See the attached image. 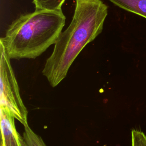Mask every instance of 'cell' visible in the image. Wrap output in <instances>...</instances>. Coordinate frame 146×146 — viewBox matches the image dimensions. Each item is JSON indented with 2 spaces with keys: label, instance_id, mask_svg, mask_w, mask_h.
Here are the masks:
<instances>
[{
  "label": "cell",
  "instance_id": "obj_3",
  "mask_svg": "<svg viewBox=\"0 0 146 146\" xmlns=\"http://www.w3.org/2000/svg\"><path fill=\"white\" fill-rule=\"evenodd\" d=\"M0 107L5 108L24 126L28 125L27 110L3 42L0 40Z\"/></svg>",
  "mask_w": 146,
  "mask_h": 146
},
{
  "label": "cell",
  "instance_id": "obj_2",
  "mask_svg": "<svg viewBox=\"0 0 146 146\" xmlns=\"http://www.w3.org/2000/svg\"><path fill=\"white\" fill-rule=\"evenodd\" d=\"M65 21L62 10L35 9L14 21L0 40L10 59H35L56 43Z\"/></svg>",
  "mask_w": 146,
  "mask_h": 146
},
{
  "label": "cell",
  "instance_id": "obj_6",
  "mask_svg": "<svg viewBox=\"0 0 146 146\" xmlns=\"http://www.w3.org/2000/svg\"><path fill=\"white\" fill-rule=\"evenodd\" d=\"M23 139L25 146H46L42 139L29 126H24Z\"/></svg>",
  "mask_w": 146,
  "mask_h": 146
},
{
  "label": "cell",
  "instance_id": "obj_8",
  "mask_svg": "<svg viewBox=\"0 0 146 146\" xmlns=\"http://www.w3.org/2000/svg\"><path fill=\"white\" fill-rule=\"evenodd\" d=\"M131 136L132 146H146V136L142 131L133 129Z\"/></svg>",
  "mask_w": 146,
  "mask_h": 146
},
{
  "label": "cell",
  "instance_id": "obj_7",
  "mask_svg": "<svg viewBox=\"0 0 146 146\" xmlns=\"http://www.w3.org/2000/svg\"><path fill=\"white\" fill-rule=\"evenodd\" d=\"M65 0H33L35 9L48 10H62V6Z\"/></svg>",
  "mask_w": 146,
  "mask_h": 146
},
{
  "label": "cell",
  "instance_id": "obj_1",
  "mask_svg": "<svg viewBox=\"0 0 146 146\" xmlns=\"http://www.w3.org/2000/svg\"><path fill=\"white\" fill-rule=\"evenodd\" d=\"M107 14L108 6L101 0H75L72 19L59 35L42 70L51 87L66 78L81 51L102 33Z\"/></svg>",
  "mask_w": 146,
  "mask_h": 146
},
{
  "label": "cell",
  "instance_id": "obj_4",
  "mask_svg": "<svg viewBox=\"0 0 146 146\" xmlns=\"http://www.w3.org/2000/svg\"><path fill=\"white\" fill-rule=\"evenodd\" d=\"M14 119L5 108L0 107L1 146H25L23 137L15 128Z\"/></svg>",
  "mask_w": 146,
  "mask_h": 146
},
{
  "label": "cell",
  "instance_id": "obj_5",
  "mask_svg": "<svg viewBox=\"0 0 146 146\" xmlns=\"http://www.w3.org/2000/svg\"><path fill=\"white\" fill-rule=\"evenodd\" d=\"M115 5L146 18V0H109Z\"/></svg>",
  "mask_w": 146,
  "mask_h": 146
}]
</instances>
